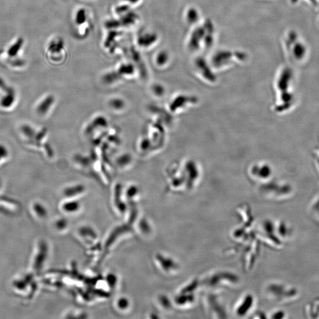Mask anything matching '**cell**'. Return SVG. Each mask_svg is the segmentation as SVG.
Wrapping results in <instances>:
<instances>
[{
	"instance_id": "5b68a950",
	"label": "cell",
	"mask_w": 319,
	"mask_h": 319,
	"mask_svg": "<svg viewBox=\"0 0 319 319\" xmlns=\"http://www.w3.org/2000/svg\"><path fill=\"white\" fill-rule=\"evenodd\" d=\"M8 154V149L4 145H0V161L5 159Z\"/></svg>"
},
{
	"instance_id": "6da1fadb",
	"label": "cell",
	"mask_w": 319,
	"mask_h": 319,
	"mask_svg": "<svg viewBox=\"0 0 319 319\" xmlns=\"http://www.w3.org/2000/svg\"><path fill=\"white\" fill-rule=\"evenodd\" d=\"M55 102V98L52 96H49L43 100H42L39 104L37 105L36 108L37 113L40 115H44L47 114L49 110L54 105Z\"/></svg>"
},
{
	"instance_id": "7a4b0ae2",
	"label": "cell",
	"mask_w": 319,
	"mask_h": 319,
	"mask_svg": "<svg viewBox=\"0 0 319 319\" xmlns=\"http://www.w3.org/2000/svg\"><path fill=\"white\" fill-rule=\"evenodd\" d=\"M6 94L0 100V105L4 108L12 107L16 100L15 92L13 89L10 88L6 91Z\"/></svg>"
},
{
	"instance_id": "277c9868",
	"label": "cell",
	"mask_w": 319,
	"mask_h": 319,
	"mask_svg": "<svg viewBox=\"0 0 319 319\" xmlns=\"http://www.w3.org/2000/svg\"><path fill=\"white\" fill-rule=\"evenodd\" d=\"M123 102L120 99H113L110 101V105L114 109L120 110L124 107Z\"/></svg>"
},
{
	"instance_id": "3957f363",
	"label": "cell",
	"mask_w": 319,
	"mask_h": 319,
	"mask_svg": "<svg viewBox=\"0 0 319 319\" xmlns=\"http://www.w3.org/2000/svg\"><path fill=\"white\" fill-rule=\"evenodd\" d=\"M21 131L22 132L24 136H26L27 138L31 140L34 139V136L36 134L35 129L30 125L27 124L23 125L22 127H21Z\"/></svg>"
}]
</instances>
